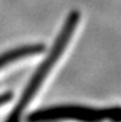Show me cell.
Instances as JSON below:
<instances>
[{"label":"cell","mask_w":121,"mask_h":122,"mask_svg":"<svg viewBox=\"0 0 121 122\" xmlns=\"http://www.w3.org/2000/svg\"><path fill=\"white\" fill-rule=\"evenodd\" d=\"M79 21H80L79 11L73 10L68 14L64 24L62 26V30L59 31V33L57 35V37L54 40L51 52L48 53V56L43 59V62L40 64V67L33 73L31 80L27 83L26 88L24 89V92L21 94L20 100L17 101L15 109L12 110V112L9 115V117L6 118L5 122H20L21 116H22L24 111L26 110L27 105L31 102V100L35 97V95L37 94V91L42 86V84L47 79L48 74L51 73V70L62 58V56L64 54L68 45L70 43V41H72L73 36L77 31Z\"/></svg>","instance_id":"1"},{"label":"cell","mask_w":121,"mask_h":122,"mask_svg":"<svg viewBox=\"0 0 121 122\" xmlns=\"http://www.w3.org/2000/svg\"><path fill=\"white\" fill-rule=\"evenodd\" d=\"M28 122H56V121H77V122H121V107H96L79 105H62L47 107L35 111L27 118Z\"/></svg>","instance_id":"2"},{"label":"cell","mask_w":121,"mask_h":122,"mask_svg":"<svg viewBox=\"0 0 121 122\" xmlns=\"http://www.w3.org/2000/svg\"><path fill=\"white\" fill-rule=\"evenodd\" d=\"M45 46L40 43H31V45H25L20 46L14 49H9L4 53L0 54V69L9 66L11 63H15L17 61L28 58V57L37 56L43 52Z\"/></svg>","instance_id":"3"}]
</instances>
